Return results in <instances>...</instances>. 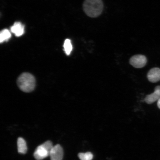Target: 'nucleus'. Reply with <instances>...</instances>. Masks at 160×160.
<instances>
[{"mask_svg":"<svg viewBox=\"0 0 160 160\" xmlns=\"http://www.w3.org/2000/svg\"><path fill=\"white\" fill-rule=\"evenodd\" d=\"M83 9L88 17L96 18L102 12L103 2L102 0H85L83 4Z\"/></svg>","mask_w":160,"mask_h":160,"instance_id":"obj_1","label":"nucleus"},{"mask_svg":"<svg viewBox=\"0 0 160 160\" xmlns=\"http://www.w3.org/2000/svg\"><path fill=\"white\" fill-rule=\"evenodd\" d=\"M17 84L22 91L25 92H31L35 88V78L31 73H23L18 78Z\"/></svg>","mask_w":160,"mask_h":160,"instance_id":"obj_2","label":"nucleus"},{"mask_svg":"<svg viewBox=\"0 0 160 160\" xmlns=\"http://www.w3.org/2000/svg\"><path fill=\"white\" fill-rule=\"evenodd\" d=\"M147 60L145 56L138 55L133 56L130 59L129 62L134 67L141 68L145 67Z\"/></svg>","mask_w":160,"mask_h":160,"instance_id":"obj_3","label":"nucleus"},{"mask_svg":"<svg viewBox=\"0 0 160 160\" xmlns=\"http://www.w3.org/2000/svg\"><path fill=\"white\" fill-rule=\"evenodd\" d=\"M50 151L42 144L38 146L34 153V157L37 160H42L49 156Z\"/></svg>","mask_w":160,"mask_h":160,"instance_id":"obj_4","label":"nucleus"},{"mask_svg":"<svg viewBox=\"0 0 160 160\" xmlns=\"http://www.w3.org/2000/svg\"><path fill=\"white\" fill-rule=\"evenodd\" d=\"M63 150L61 145L54 146L50 153L51 160H62L63 157Z\"/></svg>","mask_w":160,"mask_h":160,"instance_id":"obj_5","label":"nucleus"},{"mask_svg":"<svg viewBox=\"0 0 160 160\" xmlns=\"http://www.w3.org/2000/svg\"><path fill=\"white\" fill-rule=\"evenodd\" d=\"M149 81L152 83H156L160 80V69L159 68H153L149 71L147 74Z\"/></svg>","mask_w":160,"mask_h":160,"instance_id":"obj_6","label":"nucleus"},{"mask_svg":"<svg viewBox=\"0 0 160 160\" xmlns=\"http://www.w3.org/2000/svg\"><path fill=\"white\" fill-rule=\"evenodd\" d=\"M160 98V86H158L155 88V91L152 93L148 95L145 99L146 103L149 104L152 103Z\"/></svg>","mask_w":160,"mask_h":160,"instance_id":"obj_7","label":"nucleus"},{"mask_svg":"<svg viewBox=\"0 0 160 160\" xmlns=\"http://www.w3.org/2000/svg\"><path fill=\"white\" fill-rule=\"evenodd\" d=\"M24 26L20 22H16L11 28V31L16 37H19L24 33Z\"/></svg>","mask_w":160,"mask_h":160,"instance_id":"obj_8","label":"nucleus"},{"mask_svg":"<svg viewBox=\"0 0 160 160\" xmlns=\"http://www.w3.org/2000/svg\"><path fill=\"white\" fill-rule=\"evenodd\" d=\"M18 152L20 153L25 154L27 151V143L24 139L22 138H18L17 141Z\"/></svg>","mask_w":160,"mask_h":160,"instance_id":"obj_9","label":"nucleus"},{"mask_svg":"<svg viewBox=\"0 0 160 160\" xmlns=\"http://www.w3.org/2000/svg\"><path fill=\"white\" fill-rule=\"evenodd\" d=\"M11 37V33L9 30H2L0 33V42L2 43L4 42L8 41Z\"/></svg>","mask_w":160,"mask_h":160,"instance_id":"obj_10","label":"nucleus"},{"mask_svg":"<svg viewBox=\"0 0 160 160\" xmlns=\"http://www.w3.org/2000/svg\"><path fill=\"white\" fill-rule=\"evenodd\" d=\"M63 47L66 54L69 55L73 48L71 40L69 39H66L64 43Z\"/></svg>","mask_w":160,"mask_h":160,"instance_id":"obj_11","label":"nucleus"},{"mask_svg":"<svg viewBox=\"0 0 160 160\" xmlns=\"http://www.w3.org/2000/svg\"><path fill=\"white\" fill-rule=\"evenodd\" d=\"M78 156L81 160H92L93 158L92 154L90 152L79 153Z\"/></svg>","mask_w":160,"mask_h":160,"instance_id":"obj_12","label":"nucleus"},{"mask_svg":"<svg viewBox=\"0 0 160 160\" xmlns=\"http://www.w3.org/2000/svg\"><path fill=\"white\" fill-rule=\"evenodd\" d=\"M157 105L158 107L160 109V98L158 100V101Z\"/></svg>","mask_w":160,"mask_h":160,"instance_id":"obj_13","label":"nucleus"}]
</instances>
